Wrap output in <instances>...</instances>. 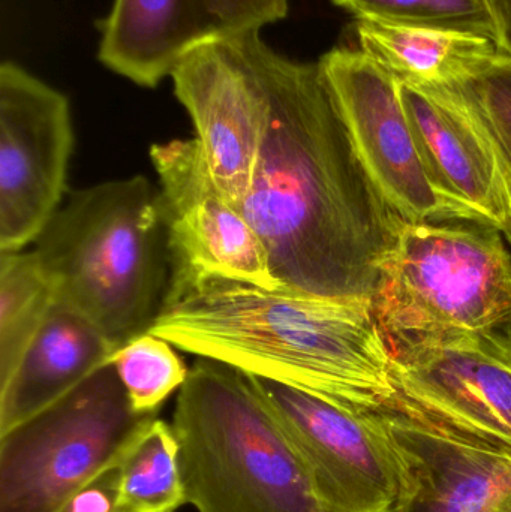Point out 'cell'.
<instances>
[{"label":"cell","mask_w":511,"mask_h":512,"mask_svg":"<svg viewBox=\"0 0 511 512\" xmlns=\"http://www.w3.org/2000/svg\"><path fill=\"white\" fill-rule=\"evenodd\" d=\"M257 54L269 125L239 210L285 289L372 300L404 219L360 164L321 63L287 59L261 36Z\"/></svg>","instance_id":"obj_1"},{"label":"cell","mask_w":511,"mask_h":512,"mask_svg":"<svg viewBox=\"0 0 511 512\" xmlns=\"http://www.w3.org/2000/svg\"><path fill=\"white\" fill-rule=\"evenodd\" d=\"M149 333L354 414H386L398 393L372 300L314 297L171 267Z\"/></svg>","instance_id":"obj_2"},{"label":"cell","mask_w":511,"mask_h":512,"mask_svg":"<svg viewBox=\"0 0 511 512\" xmlns=\"http://www.w3.org/2000/svg\"><path fill=\"white\" fill-rule=\"evenodd\" d=\"M35 245L57 300L86 315L114 348L149 333L171 254L161 194L147 177L71 192Z\"/></svg>","instance_id":"obj_3"},{"label":"cell","mask_w":511,"mask_h":512,"mask_svg":"<svg viewBox=\"0 0 511 512\" xmlns=\"http://www.w3.org/2000/svg\"><path fill=\"white\" fill-rule=\"evenodd\" d=\"M171 427L186 504L198 512H323L293 442L246 373L200 358Z\"/></svg>","instance_id":"obj_4"},{"label":"cell","mask_w":511,"mask_h":512,"mask_svg":"<svg viewBox=\"0 0 511 512\" xmlns=\"http://www.w3.org/2000/svg\"><path fill=\"white\" fill-rule=\"evenodd\" d=\"M372 309L387 345L511 327V246L492 225L405 224Z\"/></svg>","instance_id":"obj_5"},{"label":"cell","mask_w":511,"mask_h":512,"mask_svg":"<svg viewBox=\"0 0 511 512\" xmlns=\"http://www.w3.org/2000/svg\"><path fill=\"white\" fill-rule=\"evenodd\" d=\"M158 412L132 406L113 363L29 420L0 433V512H62L117 468Z\"/></svg>","instance_id":"obj_6"},{"label":"cell","mask_w":511,"mask_h":512,"mask_svg":"<svg viewBox=\"0 0 511 512\" xmlns=\"http://www.w3.org/2000/svg\"><path fill=\"white\" fill-rule=\"evenodd\" d=\"M396 397L386 414L511 459V327L389 346Z\"/></svg>","instance_id":"obj_7"},{"label":"cell","mask_w":511,"mask_h":512,"mask_svg":"<svg viewBox=\"0 0 511 512\" xmlns=\"http://www.w3.org/2000/svg\"><path fill=\"white\" fill-rule=\"evenodd\" d=\"M74 123L68 98L14 62L0 66V252H21L63 204Z\"/></svg>","instance_id":"obj_8"},{"label":"cell","mask_w":511,"mask_h":512,"mask_svg":"<svg viewBox=\"0 0 511 512\" xmlns=\"http://www.w3.org/2000/svg\"><path fill=\"white\" fill-rule=\"evenodd\" d=\"M293 442L323 512H390L401 486L380 415L339 408L290 385L248 375Z\"/></svg>","instance_id":"obj_9"},{"label":"cell","mask_w":511,"mask_h":512,"mask_svg":"<svg viewBox=\"0 0 511 512\" xmlns=\"http://www.w3.org/2000/svg\"><path fill=\"white\" fill-rule=\"evenodd\" d=\"M260 30L189 51L171 78L195 126L201 152L222 194L239 209L254 179L270 101L257 54Z\"/></svg>","instance_id":"obj_10"},{"label":"cell","mask_w":511,"mask_h":512,"mask_svg":"<svg viewBox=\"0 0 511 512\" xmlns=\"http://www.w3.org/2000/svg\"><path fill=\"white\" fill-rule=\"evenodd\" d=\"M320 63L360 164L381 197L405 224L446 221L420 159L399 81L362 50L335 48Z\"/></svg>","instance_id":"obj_11"},{"label":"cell","mask_w":511,"mask_h":512,"mask_svg":"<svg viewBox=\"0 0 511 512\" xmlns=\"http://www.w3.org/2000/svg\"><path fill=\"white\" fill-rule=\"evenodd\" d=\"M171 267L285 289L270 270L266 249L243 213L216 185L200 144H153Z\"/></svg>","instance_id":"obj_12"},{"label":"cell","mask_w":511,"mask_h":512,"mask_svg":"<svg viewBox=\"0 0 511 512\" xmlns=\"http://www.w3.org/2000/svg\"><path fill=\"white\" fill-rule=\"evenodd\" d=\"M287 14L288 0H114L99 24L98 57L152 89L194 48L261 30Z\"/></svg>","instance_id":"obj_13"},{"label":"cell","mask_w":511,"mask_h":512,"mask_svg":"<svg viewBox=\"0 0 511 512\" xmlns=\"http://www.w3.org/2000/svg\"><path fill=\"white\" fill-rule=\"evenodd\" d=\"M426 176L446 221L511 228V182L500 156L464 102L444 87L402 86Z\"/></svg>","instance_id":"obj_14"},{"label":"cell","mask_w":511,"mask_h":512,"mask_svg":"<svg viewBox=\"0 0 511 512\" xmlns=\"http://www.w3.org/2000/svg\"><path fill=\"white\" fill-rule=\"evenodd\" d=\"M399 463L390 512H492L511 492V459L381 414Z\"/></svg>","instance_id":"obj_15"},{"label":"cell","mask_w":511,"mask_h":512,"mask_svg":"<svg viewBox=\"0 0 511 512\" xmlns=\"http://www.w3.org/2000/svg\"><path fill=\"white\" fill-rule=\"evenodd\" d=\"M117 349L74 307L56 300L12 375L0 384V433L59 402Z\"/></svg>","instance_id":"obj_16"},{"label":"cell","mask_w":511,"mask_h":512,"mask_svg":"<svg viewBox=\"0 0 511 512\" xmlns=\"http://www.w3.org/2000/svg\"><path fill=\"white\" fill-rule=\"evenodd\" d=\"M360 50L402 86H453L479 74L503 50L470 33L357 18Z\"/></svg>","instance_id":"obj_17"},{"label":"cell","mask_w":511,"mask_h":512,"mask_svg":"<svg viewBox=\"0 0 511 512\" xmlns=\"http://www.w3.org/2000/svg\"><path fill=\"white\" fill-rule=\"evenodd\" d=\"M56 300L35 252H0V384L12 375Z\"/></svg>","instance_id":"obj_18"},{"label":"cell","mask_w":511,"mask_h":512,"mask_svg":"<svg viewBox=\"0 0 511 512\" xmlns=\"http://www.w3.org/2000/svg\"><path fill=\"white\" fill-rule=\"evenodd\" d=\"M114 512H176L186 504L171 424L156 420L119 465Z\"/></svg>","instance_id":"obj_19"},{"label":"cell","mask_w":511,"mask_h":512,"mask_svg":"<svg viewBox=\"0 0 511 512\" xmlns=\"http://www.w3.org/2000/svg\"><path fill=\"white\" fill-rule=\"evenodd\" d=\"M176 349L162 337L144 333L113 355L111 363L138 412H158L185 384L189 370Z\"/></svg>","instance_id":"obj_20"},{"label":"cell","mask_w":511,"mask_h":512,"mask_svg":"<svg viewBox=\"0 0 511 512\" xmlns=\"http://www.w3.org/2000/svg\"><path fill=\"white\" fill-rule=\"evenodd\" d=\"M357 18L470 33L498 44L488 0H333Z\"/></svg>","instance_id":"obj_21"},{"label":"cell","mask_w":511,"mask_h":512,"mask_svg":"<svg viewBox=\"0 0 511 512\" xmlns=\"http://www.w3.org/2000/svg\"><path fill=\"white\" fill-rule=\"evenodd\" d=\"M449 87L491 141L511 182V56L503 51L479 74Z\"/></svg>","instance_id":"obj_22"},{"label":"cell","mask_w":511,"mask_h":512,"mask_svg":"<svg viewBox=\"0 0 511 512\" xmlns=\"http://www.w3.org/2000/svg\"><path fill=\"white\" fill-rule=\"evenodd\" d=\"M119 466L87 484L68 502L62 512H114L119 496Z\"/></svg>","instance_id":"obj_23"},{"label":"cell","mask_w":511,"mask_h":512,"mask_svg":"<svg viewBox=\"0 0 511 512\" xmlns=\"http://www.w3.org/2000/svg\"><path fill=\"white\" fill-rule=\"evenodd\" d=\"M497 27L498 45L511 56V0H488Z\"/></svg>","instance_id":"obj_24"},{"label":"cell","mask_w":511,"mask_h":512,"mask_svg":"<svg viewBox=\"0 0 511 512\" xmlns=\"http://www.w3.org/2000/svg\"><path fill=\"white\" fill-rule=\"evenodd\" d=\"M492 512H511V492L503 499V501L500 502V504L497 505V507H495V510Z\"/></svg>","instance_id":"obj_25"},{"label":"cell","mask_w":511,"mask_h":512,"mask_svg":"<svg viewBox=\"0 0 511 512\" xmlns=\"http://www.w3.org/2000/svg\"><path fill=\"white\" fill-rule=\"evenodd\" d=\"M504 234H506L507 240H509V243H510V246H511V228H510L509 231H506V233H504Z\"/></svg>","instance_id":"obj_26"}]
</instances>
